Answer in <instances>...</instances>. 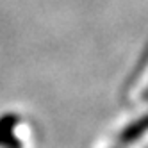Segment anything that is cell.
Listing matches in <instances>:
<instances>
[{
	"label": "cell",
	"instance_id": "6da1fadb",
	"mask_svg": "<svg viewBox=\"0 0 148 148\" xmlns=\"http://www.w3.org/2000/svg\"><path fill=\"white\" fill-rule=\"evenodd\" d=\"M143 130H148V116H146V118H143L141 121H137V123L130 125L129 129H125V132H123V136H121V141L129 143V141L136 139V137L139 136Z\"/></svg>",
	"mask_w": 148,
	"mask_h": 148
}]
</instances>
